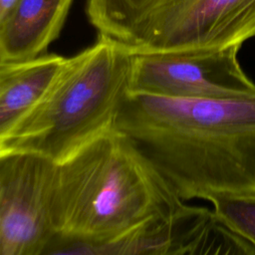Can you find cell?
Instances as JSON below:
<instances>
[{"label": "cell", "mask_w": 255, "mask_h": 255, "mask_svg": "<svg viewBox=\"0 0 255 255\" xmlns=\"http://www.w3.org/2000/svg\"><path fill=\"white\" fill-rule=\"evenodd\" d=\"M200 214L181 222L149 220L126 234L108 240L70 239L55 235L41 255H158L167 253L180 246L185 229Z\"/></svg>", "instance_id": "ba28073f"}, {"label": "cell", "mask_w": 255, "mask_h": 255, "mask_svg": "<svg viewBox=\"0 0 255 255\" xmlns=\"http://www.w3.org/2000/svg\"><path fill=\"white\" fill-rule=\"evenodd\" d=\"M207 201L219 220L255 246V194L215 195Z\"/></svg>", "instance_id": "8fae6325"}, {"label": "cell", "mask_w": 255, "mask_h": 255, "mask_svg": "<svg viewBox=\"0 0 255 255\" xmlns=\"http://www.w3.org/2000/svg\"><path fill=\"white\" fill-rule=\"evenodd\" d=\"M15 2L16 0H0V19L6 15Z\"/></svg>", "instance_id": "7c38bea8"}, {"label": "cell", "mask_w": 255, "mask_h": 255, "mask_svg": "<svg viewBox=\"0 0 255 255\" xmlns=\"http://www.w3.org/2000/svg\"><path fill=\"white\" fill-rule=\"evenodd\" d=\"M132 55L105 36L67 58L40 100L0 130V154L35 153L59 162L117 128Z\"/></svg>", "instance_id": "3957f363"}, {"label": "cell", "mask_w": 255, "mask_h": 255, "mask_svg": "<svg viewBox=\"0 0 255 255\" xmlns=\"http://www.w3.org/2000/svg\"><path fill=\"white\" fill-rule=\"evenodd\" d=\"M67 58L49 54L14 63H0V130L31 109L45 94Z\"/></svg>", "instance_id": "9c48e42d"}, {"label": "cell", "mask_w": 255, "mask_h": 255, "mask_svg": "<svg viewBox=\"0 0 255 255\" xmlns=\"http://www.w3.org/2000/svg\"><path fill=\"white\" fill-rule=\"evenodd\" d=\"M117 128L184 201L255 194V94L170 98L128 92Z\"/></svg>", "instance_id": "6da1fadb"}, {"label": "cell", "mask_w": 255, "mask_h": 255, "mask_svg": "<svg viewBox=\"0 0 255 255\" xmlns=\"http://www.w3.org/2000/svg\"><path fill=\"white\" fill-rule=\"evenodd\" d=\"M56 162L0 154V255H41L55 237L50 200Z\"/></svg>", "instance_id": "8992f818"}, {"label": "cell", "mask_w": 255, "mask_h": 255, "mask_svg": "<svg viewBox=\"0 0 255 255\" xmlns=\"http://www.w3.org/2000/svg\"><path fill=\"white\" fill-rule=\"evenodd\" d=\"M98 35L130 55L202 52L255 37V0H87Z\"/></svg>", "instance_id": "277c9868"}, {"label": "cell", "mask_w": 255, "mask_h": 255, "mask_svg": "<svg viewBox=\"0 0 255 255\" xmlns=\"http://www.w3.org/2000/svg\"><path fill=\"white\" fill-rule=\"evenodd\" d=\"M189 205L133 139L115 128L56 162L50 212L55 235L108 240L149 220L181 222Z\"/></svg>", "instance_id": "7a4b0ae2"}, {"label": "cell", "mask_w": 255, "mask_h": 255, "mask_svg": "<svg viewBox=\"0 0 255 255\" xmlns=\"http://www.w3.org/2000/svg\"><path fill=\"white\" fill-rule=\"evenodd\" d=\"M74 0H16L0 19V63L48 53L61 34Z\"/></svg>", "instance_id": "52a82bcc"}, {"label": "cell", "mask_w": 255, "mask_h": 255, "mask_svg": "<svg viewBox=\"0 0 255 255\" xmlns=\"http://www.w3.org/2000/svg\"><path fill=\"white\" fill-rule=\"evenodd\" d=\"M181 247L186 255H255V246L209 208L187 227Z\"/></svg>", "instance_id": "30bf717a"}, {"label": "cell", "mask_w": 255, "mask_h": 255, "mask_svg": "<svg viewBox=\"0 0 255 255\" xmlns=\"http://www.w3.org/2000/svg\"><path fill=\"white\" fill-rule=\"evenodd\" d=\"M158 255H186V254H185L184 251L182 250L181 244H180V246H179L177 249H175V250H173V251H170V252H167V253L158 254Z\"/></svg>", "instance_id": "4fadbf2b"}, {"label": "cell", "mask_w": 255, "mask_h": 255, "mask_svg": "<svg viewBox=\"0 0 255 255\" xmlns=\"http://www.w3.org/2000/svg\"><path fill=\"white\" fill-rule=\"evenodd\" d=\"M240 45L219 50L132 55L130 93L170 98H237L255 94L238 61Z\"/></svg>", "instance_id": "5b68a950"}]
</instances>
